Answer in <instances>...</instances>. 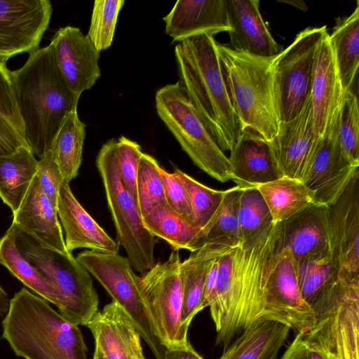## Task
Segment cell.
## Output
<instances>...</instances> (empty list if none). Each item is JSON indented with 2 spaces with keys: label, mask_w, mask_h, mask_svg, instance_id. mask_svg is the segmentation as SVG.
<instances>
[{
  "label": "cell",
  "mask_w": 359,
  "mask_h": 359,
  "mask_svg": "<svg viewBox=\"0 0 359 359\" xmlns=\"http://www.w3.org/2000/svg\"><path fill=\"white\" fill-rule=\"evenodd\" d=\"M10 300L8 294L0 285V318H4L7 313L10 306Z\"/></svg>",
  "instance_id": "obj_49"
},
{
  "label": "cell",
  "mask_w": 359,
  "mask_h": 359,
  "mask_svg": "<svg viewBox=\"0 0 359 359\" xmlns=\"http://www.w3.org/2000/svg\"><path fill=\"white\" fill-rule=\"evenodd\" d=\"M0 263L36 294L55 305L58 311L62 309V300L56 288L18 249L13 224L0 238Z\"/></svg>",
  "instance_id": "obj_30"
},
{
  "label": "cell",
  "mask_w": 359,
  "mask_h": 359,
  "mask_svg": "<svg viewBox=\"0 0 359 359\" xmlns=\"http://www.w3.org/2000/svg\"><path fill=\"white\" fill-rule=\"evenodd\" d=\"M326 25L307 27L276 56L272 63L274 99L280 122L295 118L310 92L313 60Z\"/></svg>",
  "instance_id": "obj_11"
},
{
  "label": "cell",
  "mask_w": 359,
  "mask_h": 359,
  "mask_svg": "<svg viewBox=\"0 0 359 359\" xmlns=\"http://www.w3.org/2000/svg\"><path fill=\"white\" fill-rule=\"evenodd\" d=\"M155 101L158 116L193 163L220 182L231 180L229 158L212 136L182 83L177 81L158 89Z\"/></svg>",
  "instance_id": "obj_6"
},
{
  "label": "cell",
  "mask_w": 359,
  "mask_h": 359,
  "mask_svg": "<svg viewBox=\"0 0 359 359\" xmlns=\"http://www.w3.org/2000/svg\"><path fill=\"white\" fill-rule=\"evenodd\" d=\"M52 13L48 0H0V60L37 50Z\"/></svg>",
  "instance_id": "obj_15"
},
{
  "label": "cell",
  "mask_w": 359,
  "mask_h": 359,
  "mask_svg": "<svg viewBox=\"0 0 359 359\" xmlns=\"http://www.w3.org/2000/svg\"><path fill=\"white\" fill-rule=\"evenodd\" d=\"M160 175L166 203L177 213L191 222L190 200L183 184L174 172L170 173L161 167Z\"/></svg>",
  "instance_id": "obj_45"
},
{
  "label": "cell",
  "mask_w": 359,
  "mask_h": 359,
  "mask_svg": "<svg viewBox=\"0 0 359 359\" xmlns=\"http://www.w3.org/2000/svg\"><path fill=\"white\" fill-rule=\"evenodd\" d=\"M158 161L151 155L142 153L137 175V205L142 215L151 208L165 204L163 187Z\"/></svg>",
  "instance_id": "obj_39"
},
{
  "label": "cell",
  "mask_w": 359,
  "mask_h": 359,
  "mask_svg": "<svg viewBox=\"0 0 359 359\" xmlns=\"http://www.w3.org/2000/svg\"><path fill=\"white\" fill-rule=\"evenodd\" d=\"M298 283L305 302L313 310L321 297L339 278L330 255L297 264Z\"/></svg>",
  "instance_id": "obj_37"
},
{
  "label": "cell",
  "mask_w": 359,
  "mask_h": 359,
  "mask_svg": "<svg viewBox=\"0 0 359 359\" xmlns=\"http://www.w3.org/2000/svg\"><path fill=\"white\" fill-rule=\"evenodd\" d=\"M1 337L25 359H88L79 326L26 288L11 299Z\"/></svg>",
  "instance_id": "obj_3"
},
{
  "label": "cell",
  "mask_w": 359,
  "mask_h": 359,
  "mask_svg": "<svg viewBox=\"0 0 359 359\" xmlns=\"http://www.w3.org/2000/svg\"><path fill=\"white\" fill-rule=\"evenodd\" d=\"M57 212L69 252L87 248L102 252L118 253L120 245L78 201L68 183L63 182L60 188Z\"/></svg>",
  "instance_id": "obj_23"
},
{
  "label": "cell",
  "mask_w": 359,
  "mask_h": 359,
  "mask_svg": "<svg viewBox=\"0 0 359 359\" xmlns=\"http://www.w3.org/2000/svg\"><path fill=\"white\" fill-rule=\"evenodd\" d=\"M217 48L229 99L244 130L271 141L280 123L273 86L274 57L238 52L217 42Z\"/></svg>",
  "instance_id": "obj_4"
},
{
  "label": "cell",
  "mask_w": 359,
  "mask_h": 359,
  "mask_svg": "<svg viewBox=\"0 0 359 359\" xmlns=\"http://www.w3.org/2000/svg\"><path fill=\"white\" fill-rule=\"evenodd\" d=\"M14 226L19 251L60 294L62 307L58 312L72 323L86 326L99 311V298L90 274L71 252L63 254L48 248Z\"/></svg>",
  "instance_id": "obj_5"
},
{
  "label": "cell",
  "mask_w": 359,
  "mask_h": 359,
  "mask_svg": "<svg viewBox=\"0 0 359 359\" xmlns=\"http://www.w3.org/2000/svg\"><path fill=\"white\" fill-rule=\"evenodd\" d=\"M313 311L314 323L301 333L333 359H359V283L339 277Z\"/></svg>",
  "instance_id": "obj_8"
},
{
  "label": "cell",
  "mask_w": 359,
  "mask_h": 359,
  "mask_svg": "<svg viewBox=\"0 0 359 359\" xmlns=\"http://www.w3.org/2000/svg\"><path fill=\"white\" fill-rule=\"evenodd\" d=\"M345 93L327 32L316 52L309 92L314 128L319 139L337 125Z\"/></svg>",
  "instance_id": "obj_17"
},
{
  "label": "cell",
  "mask_w": 359,
  "mask_h": 359,
  "mask_svg": "<svg viewBox=\"0 0 359 359\" xmlns=\"http://www.w3.org/2000/svg\"><path fill=\"white\" fill-rule=\"evenodd\" d=\"M280 359H333L314 342L298 332Z\"/></svg>",
  "instance_id": "obj_46"
},
{
  "label": "cell",
  "mask_w": 359,
  "mask_h": 359,
  "mask_svg": "<svg viewBox=\"0 0 359 359\" xmlns=\"http://www.w3.org/2000/svg\"><path fill=\"white\" fill-rule=\"evenodd\" d=\"M39 160L29 147L0 156V198L15 212L36 175Z\"/></svg>",
  "instance_id": "obj_29"
},
{
  "label": "cell",
  "mask_w": 359,
  "mask_h": 359,
  "mask_svg": "<svg viewBox=\"0 0 359 359\" xmlns=\"http://www.w3.org/2000/svg\"><path fill=\"white\" fill-rule=\"evenodd\" d=\"M241 187L236 185L225 190L222 201L210 222L198 235V247L207 242L229 248L239 246L238 212Z\"/></svg>",
  "instance_id": "obj_36"
},
{
  "label": "cell",
  "mask_w": 359,
  "mask_h": 359,
  "mask_svg": "<svg viewBox=\"0 0 359 359\" xmlns=\"http://www.w3.org/2000/svg\"><path fill=\"white\" fill-rule=\"evenodd\" d=\"M163 359H203L189 344L184 347L166 348Z\"/></svg>",
  "instance_id": "obj_48"
},
{
  "label": "cell",
  "mask_w": 359,
  "mask_h": 359,
  "mask_svg": "<svg viewBox=\"0 0 359 359\" xmlns=\"http://www.w3.org/2000/svg\"><path fill=\"white\" fill-rule=\"evenodd\" d=\"M229 248L216 243H203L188 258L181 261L180 266L182 290V322L189 330L195 316L203 310L202 304L207 273L212 259Z\"/></svg>",
  "instance_id": "obj_27"
},
{
  "label": "cell",
  "mask_w": 359,
  "mask_h": 359,
  "mask_svg": "<svg viewBox=\"0 0 359 359\" xmlns=\"http://www.w3.org/2000/svg\"><path fill=\"white\" fill-rule=\"evenodd\" d=\"M11 74L26 142L40 159L50 149L66 116L77 109L80 95L61 75L50 45L31 53Z\"/></svg>",
  "instance_id": "obj_1"
},
{
  "label": "cell",
  "mask_w": 359,
  "mask_h": 359,
  "mask_svg": "<svg viewBox=\"0 0 359 359\" xmlns=\"http://www.w3.org/2000/svg\"><path fill=\"white\" fill-rule=\"evenodd\" d=\"M329 39L343 90H351L359 66V1L353 11L338 18Z\"/></svg>",
  "instance_id": "obj_31"
},
{
  "label": "cell",
  "mask_w": 359,
  "mask_h": 359,
  "mask_svg": "<svg viewBox=\"0 0 359 359\" xmlns=\"http://www.w3.org/2000/svg\"><path fill=\"white\" fill-rule=\"evenodd\" d=\"M330 256L339 277L359 283V175L326 207Z\"/></svg>",
  "instance_id": "obj_14"
},
{
  "label": "cell",
  "mask_w": 359,
  "mask_h": 359,
  "mask_svg": "<svg viewBox=\"0 0 359 359\" xmlns=\"http://www.w3.org/2000/svg\"><path fill=\"white\" fill-rule=\"evenodd\" d=\"M231 180L240 187H256L283 177L269 142L245 129L230 151Z\"/></svg>",
  "instance_id": "obj_24"
},
{
  "label": "cell",
  "mask_w": 359,
  "mask_h": 359,
  "mask_svg": "<svg viewBox=\"0 0 359 359\" xmlns=\"http://www.w3.org/2000/svg\"><path fill=\"white\" fill-rule=\"evenodd\" d=\"M76 258L128 315L156 359H163L166 348L158 339L146 308L140 276L135 273L128 257L85 250Z\"/></svg>",
  "instance_id": "obj_9"
},
{
  "label": "cell",
  "mask_w": 359,
  "mask_h": 359,
  "mask_svg": "<svg viewBox=\"0 0 359 359\" xmlns=\"http://www.w3.org/2000/svg\"><path fill=\"white\" fill-rule=\"evenodd\" d=\"M22 146L29 147L25 137L0 116V156L10 154Z\"/></svg>",
  "instance_id": "obj_47"
},
{
  "label": "cell",
  "mask_w": 359,
  "mask_h": 359,
  "mask_svg": "<svg viewBox=\"0 0 359 359\" xmlns=\"http://www.w3.org/2000/svg\"><path fill=\"white\" fill-rule=\"evenodd\" d=\"M125 1L96 0L94 2L87 36L98 52L111 45L118 15Z\"/></svg>",
  "instance_id": "obj_41"
},
{
  "label": "cell",
  "mask_w": 359,
  "mask_h": 359,
  "mask_svg": "<svg viewBox=\"0 0 359 359\" xmlns=\"http://www.w3.org/2000/svg\"><path fill=\"white\" fill-rule=\"evenodd\" d=\"M116 151L118 172L122 182L137 203V169L143 153L141 147L136 142L121 136L116 139Z\"/></svg>",
  "instance_id": "obj_42"
},
{
  "label": "cell",
  "mask_w": 359,
  "mask_h": 359,
  "mask_svg": "<svg viewBox=\"0 0 359 359\" xmlns=\"http://www.w3.org/2000/svg\"><path fill=\"white\" fill-rule=\"evenodd\" d=\"M180 82L212 136L231 151L244 128L231 105L221 70L217 42L203 34L175 46Z\"/></svg>",
  "instance_id": "obj_2"
},
{
  "label": "cell",
  "mask_w": 359,
  "mask_h": 359,
  "mask_svg": "<svg viewBox=\"0 0 359 359\" xmlns=\"http://www.w3.org/2000/svg\"><path fill=\"white\" fill-rule=\"evenodd\" d=\"M258 255V245L237 246L219 259L217 299L222 321L216 344L226 349L238 334V326L245 310Z\"/></svg>",
  "instance_id": "obj_13"
},
{
  "label": "cell",
  "mask_w": 359,
  "mask_h": 359,
  "mask_svg": "<svg viewBox=\"0 0 359 359\" xmlns=\"http://www.w3.org/2000/svg\"><path fill=\"white\" fill-rule=\"evenodd\" d=\"M241 188L238 212L239 246L248 248L267 234L275 224L257 189Z\"/></svg>",
  "instance_id": "obj_35"
},
{
  "label": "cell",
  "mask_w": 359,
  "mask_h": 359,
  "mask_svg": "<svg viewBox=\"0 0 359 359\" xmlns=\"http://www.w3.org/2000/svg\"><path fill=\"white\" fill-rule=\"evenodd\" d=\"M163 20L165 33L177 42L231 29L226 0H179Z\"/></svg>",
  "instance_id": "obj_25"
},
{
  "label": "cell",
  "mask_w": 359,
  "mask_h": 359,
  "mask_svg": "<svg viewBox=\"0 0 359 359\" xmlns=\"http://www.w3.org/2000/svg\"><path fill=\"white\" fill-rule=\"evenodd\" d=\"M36 176L41 190L57 208L60 190L64 181L50 150L39 160Z\"/></svg>",
  "instance_id": "obj_44"
},
{
  "label": "cell",
  "mask_w": 359,
  "mask_h": 359,
  "mask_svg": "<svg viewBox=\"0 0 359 359\" xmlns=\"http://www.w3.org/2000/svg\"><path fill=\"white\" fill-rule=\"evenodd\" d=\"M259 318L281 323L301 332L315 321L316 312L304 299L298 283L297 264L277 239L270 257L265 299Z\"/></svg>",
  "instance_id": "obj_12"
},
{
  "label": "cell",
  "mask_w": 359,
  "mask_h": 359,
  "mask_svg": "<svg viewBox=\"0 0 359 359\" xmlns=\"http://www.w3.org/2000/svg\"><path fill=\"white\" fill-rule=\"evenodd\" d=\"M57 68L69 87L81 95L100 77V52L76 27H60L50 44Z\"/></svg>",
  "instance_id": "obj_18"
},
{
  "label": "cell",
  "mask_w": 359,
  "mask_h": 359,
  "mask_svg": "<svg viewBox=\"0 0 359 359\" xmlns=\"http://www.w3.org/2000/svg\"><path fill=\"white\" fill-rule=\"evenodd\" d=\"M319 140L309 95L300 113L289 121L280 122L276 137L269 142L284 176L301 181Z\"/></svg>",
  "instance_id": "obj_19"
},
{
  "label": "cell",
  "mask_w": 359,
  "mask_h": 359,
  "mask_svg": "<svg viewBox=\"0 0 359 359\" xmlns=\"http://www.w3.org/2000/svg\"><path fill=\"white\" fill-rule=\"evenodd\" d=\"M231 29V49L255 56L273 58L283 51L273 39L259 11L258 0H226Z\"/></svg>",
  "instance_id": "obj_22"
},
{
  "label": "cell",
  "mask_w": 359,
  "mask_h": 359,
  "mask_svg": "<svg viewBox=\"0 0 359 359\" xmlns=\"http://www.w3.org/2000/svg\"><path fill=\"white\" fill-rule=\"evenodd\" d=\"M96 165L115 226L116 241L125 250L134 270L144 273L155 264L157 240L144 226L137 203L122 182L117 165L116 139L102 146Z\"/></svg>",
  "instance_id": "obj_7"
},
{
  "label": "cell",
  "mask_w": 359,
  "mask_h": 359,
  "mask_svg": "<svg viewBox=\"0 0 359 359\" xmlns=\"http://www.w3.org/2000/svg\"><path fill=\"white\" fill-rule=\"evenodd\" d=\"M86 326L93 334L95 348L105 359H146L137 327L114 301L98 311Z\"/></svg>",
  "instance_id": "obj_21"
},
{
  "label": "cell",
  "mask_w": 359,
  "mask_h": 359,
  "mask_svg": "<svg viewBox=\"0 0 359 359\" xmlns=\"http://www.w3.org/2000/svg\"><path fill=\"white\" fill-rule=\"evenodd\" d=\"M93 359H105L102 353L97 349L95 348Z\"/></svg>",
  "instance_id": "obj_51"
},
{
  "label": "cell",
  "mask_w": 359,
  "mask_h": 359,
  "mask_svg": "<svg viewBox=\"0 0 359 359\" xmlns=\"http://www.w3.org/2000/svg\"><path fill=\"white\" fill-rule=\"evenodd\" d=\"M14 224L44 246L67 254L57 208L41 190L36 176L18 209L13 213Z\"/></svg>",
  "instance_id": "obj_26"
},
{
  "label": "cell",
  "mask_w": 359,
  "mask_h": 359,
  "mask_svg": "<svg viewBox=\"0 0 359 359\" xmlns=\"http://www.w3.org/2000/svg\"><path fill=\"white\" fill-rule=\"evenodd\" d=\"M281 2L291 4L292 6H294L301 10L306 11L307 6L306 4L304 1H281Z\"/></svg>",
  "instance_id": "obj_50"
},
{
  "label": "cell",
  "mask_w": 359,
  "mask_h": 359,
  "mask_svg": "<svg viewBox=\"0 0 359 359\" xmlns=\"http://www.w3.org/2000/svg\"><path fill=\"white\" fill-rule=\"evenodd\" d=\"M180 257L172 250L140 276V290L156 334L165 348L189 344L188 329L182 322V290Z\"/></svg>",
  "instance_id": "obj_10"
},
{
  "label": "cell",
  "mask_w": 359,
  "mask_h": 359,
  "mask_svg": "<svg viewBox=\"0 0 359 359\" xmlns=\"http://www.w3.org/2000/svg\"><path fill=\"white\" fill-rule=\"evenodd\" d=\"M337 126L318 140L301 180L313 203L326 207L338 199L358 172L340 148Z\"/></svg>",
  "instance_id": "obj_16"
},
{
  "label": "cell",
  "mask_w": 359,
  "mask_h": 359,
  "mask_svg": "<svg viewBox=\"0 0 359 359\" xmlns=\"http://www.w3.org/2000/svg\"><path fill=\"white\" fill-rule=\"evenodd\" d=\"M264 198L274 224L284 222L313 203L299 180L283 176L256 187Z\"/></svg>",
  "instance_id": "obj_33"
},
{
  "label": "cell",
  "mask_w": 359,
  "mask_h": 359,
  "mask_svg": "<svg viewBox=\"0 0 359 359\" xmlns=\"http://www.w3.org/2000/svg\"><path fill=\"white\" fill-rule=\"evenodd\" d=\"M278 242L290 250L297 264L330 255L326 206L312 203L278 223Z\"/></svg>",
  "instance_id": "obj_20"
},
{
  "label": "cell",
  "mask_w": 359,
  "mask_h": 359,
  "mask_svg": "<svg viewBox=\"0 0 359 359\" xmlns=\"http://www.w3.org/2000/svg\"><path fill=\"white\" fill-rule=\"evenodd\" d=\"M142 221L154 236L165 241L175 250L185 249L192 252L198 248L201 229L167 203L151 208L142 216Z\"/></svg>",
  "instance_id": "obj_32"
},
{
  "label": "cell",
  "mask_w": 359,
  "mask_h": 359,
  "mask_svg": "<svg viewBox=\"0 0 359 359\" xmlns=\"http://www.w3.org/2000/svg\"><path fill=\"white\" fill-rule=\"evenodd\" d=\"M341 151L354 165L359 166V107L357 95L346 92L336 129Z\"/></svg>",
  "instance_id": "obj_40"
},
{
  "label": "cell",
  "mask_w": 359,
  "mask_h": 359,
  "mask_svg": "<svg viewBox=\"0 0 359 359\" xmlns=\"http://www.w3.org/2000/svg\"><path fill=\"white\" fill-rule=\"evenodd\" d=\"M0 116L25 137L23 123L17 107L11 71L0 60Z\"/></svg>",
  "instance_id": "obj_43"
},
{
  "label": "cell",
  "mask_w": 359,
  "mask_h": 359,
  "mask_svg": "<svg viewBox=\"0 0 359 359\" xmlns=\"http://www.w3.org/2000/svg\"><path fill=\"white\" fill-rule=\"evenodd\" d=\"M290 329L278 321L259 318L243 330L219 359H277Z\"/></svg>",
  "instance_id": "obj_28"
},
{
  "label": "cell",
  "mask_w": 359,
  "mask_h": 359,
  "mask_svg": "<svg viewBox=\"0 0 359 359\" xmlns=\"http://www.w3.org/2000/svg\"><path fill=\"white\" fill-rule=\"evenodd\" d=\"M174 173L188 193L191 208V222L201 229L217 212L225 191L210 188L178 168L175 169Z\"/></svg>",
  "instance_id": "obj_38"
},
{
  "label": "cell",
  "mask_w": 359,
  "mask_h": 359,
  "mask_svg": "<svg viewBox=\"0 0 359 359\" xmlns=\"http://www.w3.org/2000/svg\"><path fill=\"white\" fill-rule=\"evenodd\" d=\"M86 125L80 120L77 109L69 113L60 127L50 147L64 182L76 177L82 161Z\"/></svg>",
  "instance_id": "obj_34"
}]
</instances>
